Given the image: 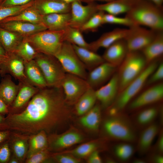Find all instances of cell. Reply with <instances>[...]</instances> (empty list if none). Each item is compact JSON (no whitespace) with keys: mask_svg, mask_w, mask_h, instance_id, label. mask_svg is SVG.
Returning <instances> with one entry per match:
<instances>
[{"mask_svg":"<svg viewBox=\"0 0 163 163\" xmlns=\"http://www.w3.org/2000/svg\"><path fill=\"white\" fill-rule=\"evenodd\" d=\"M71 107L65 101L61 87L43 88L23 111L8 114L5 120L6 129L27 135L42 131L49 133L69 120Z\"/></svg>","mask_w":163,"mask_h":163,"instance_id":"obj_1","label":"cell"},{"mask_svg":"<svg viewBox=\"0 0 163 163\" xmlns=\"http://www.w3.org/2000/svg\"><path fill=\"white\" fill-rule=\"evenodd\" d=\"M125 17L133 24L145 26L155 31L163 30V7L148 0H136Z\"/></svg>","mask_w":163,"mask_h":163,"instance_id":"obj_2","label":"cell"},{"mask_svg":"<svg viewBox=\"0 0 163 163\" xmlns=\"http://www.w3.org/2000/svg\"><path fill=\"white\" fill-rule=\"evenodd\" d=\"M158 65L157 60L147 65L142 72L118 94L113 104L108 109L110 114L115 115L123 110L141 90Z\"/></svg>","mask_w":163,"mask_h":163,"instance_id":"obj_3","label":"cell"},{"mask_svg":"<svg viewBox=\"0 0 163 163\" xmlns=\"http://www.w3.org/2000/svg\"><path fill=\"white\" fill-rule=\"evenodd\" d=\"M147 65L141 51H129L118 67L117 72L119 83V92L136 78Z\"/></svg>","mask_w":163,"mask_h":163,"instance_id":"obj_4","label":"cell"},{"mask_svg":"<svg viewBox=\"0 0 163 163\" xmlns=\"http://www.w3.org/2000/svg\"><path fill=\"white\" fill-rule=\"evenodd\" d=\"M64 30L41 31L24 37L40 53L54 56L64 41Z\"/></svg>","mask_w":163,"mask_h":163,"instance_id":"obj_5","label":"cell"},{"mask_svg":"<svg viewBox=\"0 0 163 163\" xmlns=\"http://www.w3.org/2000/svg\"><path fill=\"white\" fill-rule=\"evenodd\" d=\"M103 127L107 136L115 140L131 142L136 139L135 131L130 121L119 113L106 119Z\"/></svg>","mask_w":163,"mask_h":163,"instance_id":"obj_6","label":"cell"},{"mask_svg":"<svg viewBox=\"0 0 163 163\" xmlns=\"http://www.w3.org/2000/svg\"><path fill=\"white\" fill-rule=\"evenodd\" d=\"M35 61L41 70L48 87H61L66 73L53 56L43 53L37 54Z\"/></svg>","mask_w":163,"mask_h":163,"instance_id":"obj_7","label":"cell"},{"mask_svg":"<svg viewBox=\"0 0 163 163\" xmlns=\"http://www.w3.org/2000/svg\"><path fill=\"white\" fill-rule=\"evenodd\" d=\"M54 56L66 73L74 75L86 80L88 73L86 69L72 44L64 41L60 50Z\"/></svg>","mask_w":163,"mask_h":163,"instance_id":"obj_8","label":"cell"},{"mask_svg":"<svg viewBox=\"0 0 163 163\" xmlns=\"http://www.w3.org/2000/svg\"><path fill=\"white\" fill-rule=\"evenodd\" d=\"M89 87L86 80L66 73L61 84L66 103L70 106L74 105Z\"/></svg>","mask_w":163,"mask_h":163,"instance_id":"obj_9","label":"cell"},{"mask_svg":"<svg viewBox=\"0 0 163 163\" xmlns=\"http://www.w3.org/2000/svg\"><path fill=\"white\" fill-rule=\"evenodd\" d=\"M157 31L135 24L129 27L125 38L129 51H141L153 39Z\"/></svg>","mask_w":163,"mask_h":163,"instance_id":"obj_10","label":"cell"},{"mask_svg":"<svg viewBox=\"0 0 163 163\" xmlns=\"http://www.w3.org/2000/svg\"><path fill=\"white\" fill-rule=\"evenodd\" d=\"M95 2L83 5L78 1L71 3V18L69 26L78 29L81 27L98 10Z\"/></svg>","mask_w":163,"mask_h":163,"instance_id":"obj_11","label":"cell"},{"mask_svg":"<svg viewBox=\"0 0 163 163\" xmlns=\"http://www.w3.org/2000/svg\"><path fill=\"white\" fill-rule=\"evenodd\" d=\"M117 68L105 62L91 70L86 80L89 86L96 90L109 81L116 72Z\"/></svg>","mask_w":163,"mask_h":163,"instance_id":"obj_12","label":"cell"},{"mask_svg":"<svg viewBox=\"0 0 163 163\" xmlns=\"http://www.w3.org/2000/svg\"><path fill=\"white\" fill-rule=\"evenodd\" d=\"M101 108L107 109L113 104L119 92V83L116 72L105 84L95 90Z\"/></svg>","mask_w":163,"mask_h":163,"instance_id":"obj_13","label":"cell"},{"mask_svg":"<svg viewBox=\"0 0 163 163\" xmlns=\"http://www.w3.org/2000/svg\"><path fill=\"white\" fill-rule=\"evenodd\" d=\"M163 98V84L162 82L154 85L145 90L130 102V110H133L156 103Z\"/></svg>","mask_w":163,"mask_h":163,"instance_id":"obj_14","label":"cell"},{"mask_svg":"<svg viewBox=\"0 0 163 163\" xmlns=\"http://www.w3.org/2000/svg\"><path fill=\"white\" fill-rule=\"evenodd\" d=\"M84 137L78 131L72 128L48 139V146L52 150L59 151L82 142Z\"/></svg>","mask_w":163,"mask_h":163,"instance_id":"obj_15","label":"cell"},{"mask_svg":"<svg viewBox=\"0 0 163 163\" xmlns=\"http://www.w3.org/2000/svg\"><path fill=\"white\" fill-rule=\"evenodd\" d=\"M0 27L18 33L24 37L47 30L43 23L34 24L20 21H0Z\"/></svg>","mask_w":163,"mask_h":163,"instance_id":"obj_16","label":"cell"},{"mask_svg":"<svg viewBox=\"0 0 163 163\" xmlns=\"http://www.w3.org/2000/svg\"><path fill=\"white\" fill-rule=\"evenodd\" d=\"M129 52L125 39L116 41L106 50L102 56L105 62L118 67Z\"/></svg>","mask_w":163,"mask_h":163,"instance_id":"obj_17","label":"cell"},{"mask_svg":"<svg viewBox=\"0 0 163 163\" xmlns=\"http://www.w3.org/2000/svg\"><path fill=\"white\" fill-rule=\"evenodd\" d=\"M33 5L42 15L70 13L71 11V3L62 0H34Z\"/></svg>","mask_w":163,"mask_h":163,"instance_id":"obj_18","label":"cell"},{"mask_svg":"<svg viewBox=\"0 0 163 163\" xmlns=\"http://www.w3.org/2000/svg\"><path fill=\"white\" fill-rule=\"evenodd\" d=\"M128 29L117 28L102 34L97 39L90 43L89 50L96 52L101 48H107L117 40L125 39Z\"/></svg>","mask_w":163,"mask_h":163,"instance_id":"obj_19","label":"cell"},{"mask_svg":"<svg viewBox=\"0 0 163 163\" xmlns=\"http://www.w3.org/2000/svg\"><path fill=\"white\" fill-rule=\"evenodd\" d=\"M71 18V13H53L42 15V20L47 30L60 31L69 26Z\"/></svg>","mask_w":163,"mask_h":163,"instance_id":"obj_20","label":"cell"},{"mask_svg":"<svg viewBox=\"0 0 163 163\" xmlns=\"http://www.w3.org/2000/svg\"><path fill=\"white\" fill-rule=\"evenodd\" d=\"M141 51L147 65L161 57L163 53V30L157 31L153 39Z\"/></svg>","mask_w":163,"mask_h":163,"instance_id":"obj_21","label":"cell"},{"mask_svg":"<svg viewBox=\"0 0 163 163\" xmlns=\"http://www.w3.org/2000/svg\"><path fill=\"white\" fill-rule=\"evenodd\" d=\"M8 57L5 62L0 65L2 74L10 72L19 78L24 76V65L23 60L14 52L7 53Z\"/></svg>","mask_w":163,"mask_h":163,"instance_id":"obj_22","label":"cell"},{"mask_svg":"<svg viewBox=\"0 0 163 163\" xmlns=\"http://www.w3.org/2000/svg\"><path fill=\"white\" fill-rule=\"evenodd\" d=\"M78 56L90 71L105 62L102 56L88 49L72 44Z\"/></svg>","mask_w":163,"mask_h":163,"instance_id":"obj_23","label":"cell"},{"mask_svg":"<svg viewBox=\"0 0 163 163\" xmlns=\"http://www.w3.org/2000/svg\"><path fill=\"white\" fill-rule=\"evenodd\" d=\"M135 1L113 0L103 4H97V8L98 11L113 15L126 14L131 9Z\"/></svg>","mask_w":163,"mask_h":163,"instance_id":"obj_24","label":"cell"},{"mask_svg":"<svg viewBox=\"0 0 163 163\" xmlns=\"http://www.w3.org/2000/svg\"><path fill=\"white\" fill-rule=\"evenodd\" d=\"M159 130L158 126L155 123L147 126L143 130L140 136L137 144V150L140 154H145L149 150Z\"/></svg>","mask_w":163,"mask_h":163,"instance_id":"obj_25","label":"cell"},{"mask_svg":"<svg viewBox=\"0 0 163 163\" xmlns=\"http://www.w3.org/2000/svg\"><path fill=\"white\" fill-rule=\"evenodd\" d=\"M24 38L18 33L0 27V44L7 53L15 52Z\"/></svg>","mask_w":163,"mask_h":163,"instance_id":"obj_26","label":"cell"},{"mask_svg":"<svg viewBox=\"0 0 163 163\" xmlns=\"http://www.w3.org/2000/svg\"><path fill=\"white\" fill-rule=\"evenodd\" d=\"M95 91L89 87L74 105L75 110L78 115H83L96 104L97 100Z\"/></svg>","mask_w":163,"mask_h":163,"instance_id":"obj_27","label":"cell"},{"mask_svg":"<svg viewBox=\"0 0 163 163\" xmlns=\"http://www.w3.org/2000/svg\"><path fill=\"white\" fill-rule=\"evenodd\" d=\"M101 108L100 104H96L90 110L81 116L79 120L81 125L90 130H97L101 121Z\"/></svg>","mask_w":163,"mask_h":163,"instance_id":"obj_28","label":"cell"},{"mask_svg":"<svg viewBox=\"0 0 163 163\" xmlns=\"http://www.w3.org/2000/svg\"><path fill=\"white\" fill-rule=\"evenodd\" d=\"M42 15L32 5L17 14L7 18L1 21H20L34 24H42Z\"/></svg>","mask_w":163,"mask_h":163,"instance_id":"obj_29","label":"cell"},{"mask_svg":"<svg viewBox=\"0 0 163 163\" xmlns=\"http://www.w3.org/2000/svg\"><path fill=\"white\" fill-rule=\"evenodd\" d=\"M18 87L11 79L4 78L0 84V98L8 107L16 96Z\"/></svg>","mask_w":163,"mask_h":163,"instance_id":"obj_30","label":"cell"},{"mask_svg":"<svg viewBox=\"0 0 163 163\" xmlns=\"http://www.w3.org/2000/svg\"><path fill=\"white\" fill-rule=\"evenodd\" d=\"M25 62L26 73L30 80L42 88L47 87L42 73L35 60Z\"/></svg>","mask_w":163,"mask_h":163,"instance_id":"obj_31","label":"cell"},{"mask_svg":"<svg viewBox=\"0 0 163 163\" xmlns=\"http://www.w3.org/2000/svg\"><path fill=\"white\" fill-rule=\"evenodd\" d=\"M46 133L43 131L32 135L29 140L27 158L40 151L48 149V141Z\"/></svg>","mask_w":163,"mask_h":163,"instance_id":"obj_32","label":"cell"},{"mask_svg":"<svg viewBox=\"0 0 163 163\" xmlns=\"http://www.w3.org/2000/svg\"><path fill=\"white\" fill-rule=\"evenodd\" d=\"M64 41L68 42L72 44L89 50V43L85 40L80 30L68 27L64 30Z\"/></svg>","mask_w":163,"mask_h":163,"instance_id":"obj_33","label":"cell"},{"mask_svg":"<svg viewBox=\"0 0 163 163\" xmlns=\"http://www.w3.org/2000/svg\"><path fill=\"white\" fill-rule=\"evenodd\" d=\"M98 145L96 141H91L82 144L71 150L62 152L70 154L81 159L87 158L92 152L97 149Z\"/></svg>","mask_w":163,"mask_h":163,"instance_id":"obj_34","label":"cell"},{"mask_svg":"<svg viewBox=\"0 0 163 163\" xmlns=\"http://www.w3.org/2000/svg\"><path fill=\"white\" fill-rule=\"evenodd\" d=\"M158 112V108L155 107H151L143 110L136 116L137 124L141 126L150 124L157 117Z\"/></svg>","mask_w":163,"mask_h":163,"instance_id":"obj_35","label":"cell"},{"mask_svg":"<svg viewBox=\"0 0 163 163\" xmlns=\"http://www.w3.org/2000/svg\"><path fill=\"white\" fill-rule=\"evenodd\" d=\"M37 92L36 89L34 87L28 85L24 86L16 95L13 107L15 108L21 107Z\"/></svg>","mask_w":163,"mask_h":163,"instance_id":"obj_36","label":"cell"},{"mask_svg":"<svg viewBox=\"0 0 163 163\" xmlns=\"http://www.w3.org/2000/svg\"><path fill=\"white\" fill-rule=\"evenodd\" d=\"M27 140L23 137H19L12 142L11 149L15 157L20 161L24 160L27 155L28 145Z\"/></svg>","mask_w":163,"mask_h":163,"instance_id":"obj_37","label":"cell"},{"mask_svg":"<svg viewBox=\"0 0 163 163\" xmlns=\"http://www.w3.org/2000/svg\"><path fill=\"white\" fill-rule=\"evenodd\" d=\"M14 52L25 62L33 60L37 54L35 48L24 38Z\"/></svg>","mask_w":163,"mask_h":163,"instance_id":"obj_38","label":"cell"},{"mask_svg":"<svg viewBox=\"0 0 163 163\" xmlns=\"http://www.w3.org/2000/svg\"><path fill=\"white\" fill-rule=\"evenodd\" d=\"M129 142H125L116 145L113 148L115 156L118 159L123 161L129 160L134 152L133 147Z\"/></svg>","mask_w":163,"mask_h":163,"instance_id":"obj_39","label":"cell"},{"mask_svg":"<svg viewBox=\"0 0 163 163\" xmlns=\"http://www.w3.org/2000/svg\"><path fill=\"white\" fill-rule=\"evenodd\" d=\"M105 12L98 11L81 27L80 30L82 32L96 31L103 24V16Z\"/></svg>","mask_w":163,"mask_h":163,"instance_id":"obj_40","label":"cell"},{"mask_svg":"<svg viewBox=\"0 0 163 163\" xmlns=\"http://www.w3.org/2000/svg\"><path fill=\"white\" fill-rule=\"evenodd\" d=\"M33 0L24 5L15 6H4L0 5V22L4 19L19 13L26 8L32 6Z\"/></svg>","mask_w":163,"mask_h":163,"instance_id":"obj_41","label":"cell"},{"mask_svg":"<svg viewBox=\"0 0 163 163\" xmlns=\"http://www.w3.org/2000/svg\"><path fill=\"white\" fill-rule=\"evenodd\" d=\"M105 13L103 16V24H118L128 27L133 24L131 21L125 16L124 17H120L117 15Z\"/></svg>","mask_w":163,"mask_h":163,"instance_id":"obj_42","label":"cell"},{"mask_svg":"<svg viewBox=\"0 0 163 163\" xmlns=\"http://www.w3.org/2000/svg\"><path fill=\"white\" fill-rule=\"evenodd\" d=\"M48 149L36 152L27 158L26 163H42L48 161L50 157Z\"/></svg>","mask_w":163,"mask_h":163,"instance_id":"obj_43","label":"cell"},{"mask_svg":"<svg viewBox=\"0 0 163 163\" xmlns=\"http://www.w3.org/2000/svg\"><path fill=\"white\" fill-rule=\"evenodd\" d=\"M53 158L59 163H79L81 162L80 159L70 154L62 152L54 154Z\"/></svg>","mask_w":163,"mask_h":163,"instance_id":"obj_44","label":"cell"},{"mask_svg":"<svg viewBox=\"0 0 163 163\" xmlns=\"http://www.w3.org/2000/svg\"><path fill=\"white\" fill-rule=\"evenodd\" d=\"M8 139L0 144V163L8 162L11 157V150Z\"/></svg>","mask_w":163,"mask_h":163,"instance_id":"obj_45","label":"cell"},{"mask_svg":"<svg viewBox=\"0 0 163 163\" xmlns=\"http://www.w3.org/2000/svg\"><path fill=\"white\" fill-rule=\"evenodd\" d=\"M163 78V63L161 62L148 78L146 84L150 85L161 80Z\"/></svg>","mask_w":163,"mask_h":163,"instance_id":"obj_46","label":"cell"},{"mask_svg":"<svg viewBox=\"0 0 163 163\" xmlns=\"http://www.w3.org/2000/svg\"><path fill=\"white\" fill-rule=\"evenodd\" d=\"M33 0H4L0 5L4 6H21L27 4Z\"/></svg>","mask_w":163,"mask_h":163,"instance_id":"obj_47","label":"cell"},{"mask_svg":"<svg viewBox=\"0 0 163 163\" xmlns=\"http://www.w3.org/2000/svg\"><path fill=\"white\" fill-rule=\"evenodd\" d=\"M87 158V161L88 163H101L102 162L99 152L97 149L92 152Z\"/></svg>","mask_w":163,"mask_h":163,"instance_id":"obj_48","label":"cell"},{"mask_svg":"<svg viewBox=\"0 0 163 163\" xmlns=\"http://www.w3.org/2000/svg\"><path fill=\"white\" fill-rule=\"evenodd\" d=\"M156 145V150L158 154H161L163 152V135L161 132Z\"/></svg>","mask_w":163,"mask_h":163,"instance_id":"obj_49","label":"cell"},{"mask_svg":"<svg viewBox=\"0 0 163 163\" xmlns=\"http://www.w3.org/2000/svg\"><path fill=\"white\" fill-rule=\"evenodd\" d=\"M10 131L8 130H0V144L8 139Z\"/></svg>","mask_w":163,"mask_h":163,"instance_id":"obj_50","label":"cell"},{"mask_svg":"<svg viewBox=\"0 0 163 163\" xmlns=\"http://www.w3.org/2000/svg\"><path fill=\"white\" fill-rule=\"evenodd\" d=\"M9 113V107L0 98V113L3 115Z\"/></svg>","mask_w":163,"mask_h":163,"instance_id":"obj_51","label":"cell"},{"mask_svg":"<svg viewBox=\"0 0 163 163\" xmlns=\"http://www.w3.org/2000/svg\"><path fill=\"white\" fill-rule=\"evenodd\" d=\"M7 57V53L0 44V65L5 62Z\"/></svg>","mask_w":163,"mask_h":163,"instance_id":"obj_52","label":"cell"},{"mask_svg":"<svg viewBox=\"0 0 163 163\" xmlns=\"http://www.w3.org/2000/svg\"><path fill=\"white\" fill-rule=\"evenodd\" d=\"M152 162L155 163H163V157L161 154H158L154 155L151 158Z\"/></svg>","mask_w":163,"mask_h":163,"instance_id":"obj_53","label":"cell"},{"mask_svg":"<svg viewBox=\"0 0 163 163\" xmlns=\"http://www.w3.org/2000/svg\"><path fill=\"white\" fill-rule=\"evenodd\" d=\"M5 117L0 113V130H6L5 125Z\"/></svg>","mask_w":163,"mask_h":163,"instance_id":"obj_54","label":"cell"},{"mask_svg":"<svg viewBox=\"0 0 163 163\" xmlns=\"http://www.w3.org/2000/svg\"><path fill=\"white\" fill-rule=\"evenodd\" d=\"M113 0H80L81 2H84L87 4L95 2L96 1H98L100 2H111Z\"/></svg>","mask_w":163,"mask_h":163,"instance_id":"obj_55","label":"cell"},{"mask_svg":"<svg viewBox=\"0 0 163 163\" xmlns=\"http://www.w3.org/2000/svg\"><path fill=\"white\" fill-rule=\"evenodd\" d=\"M155 5L160 7H162L163 0H148Z\"/></svg>","mask_w":163,"mask_h":163,"instance_id":"obj_56","label":"cell"},{"mask_svg":"<svg viewBox=\"0 0 163 163\" xmlns=\"http://www.w3.org/2000/svg\"><path fill=\"white\" fill-rule=\"evenodd\" d=\"M20 162L15 157H13L10 158L8 161V163H18Z\"/></svg>","mask_w":163,"mask_h":163,"instance_id":"obj_57","label":"cell"},{"mask_svg":"<svg viewBox=\"0 0 163 163\" xmlns=\"http://www.w3.org/2000/svg\"><path fill=\"white\" fill-rule=\"evenodd\" d=\"M145 161L144 160L141 159H136L134 160L133 163H144Z\"/></svg>","mask_w":163,"mask_h":163,"instance_id":"obj_58","label":"cell"},{"mask_svg":"<svg viewBox=\"0 0 163 163\" xmlns=\"http://www.w3.org/2000/svg\"><path fill=\"white\" fill-rule=\"evenodd\" d=\"M62 0L69 3H72L73 2H75V1H78L80 2H81L80 0Z\"/></svg>","mask_w":163,"mask_h":163,"instance_id":"obj_59","label":"cell"},{"mask_svg":"<svg viewBox=\"0 0 163 163\" xmlns=\"http://www.w3.org/2000/svg\"><path fill=\"white\" fill-rule=\"evenodd\" d=\"M4 0H0V5L2 3Z\"/></svg>","mask_w":163,"mask_h":163,"instance_id":"obj_60","label":"cell"}]
</instances>
